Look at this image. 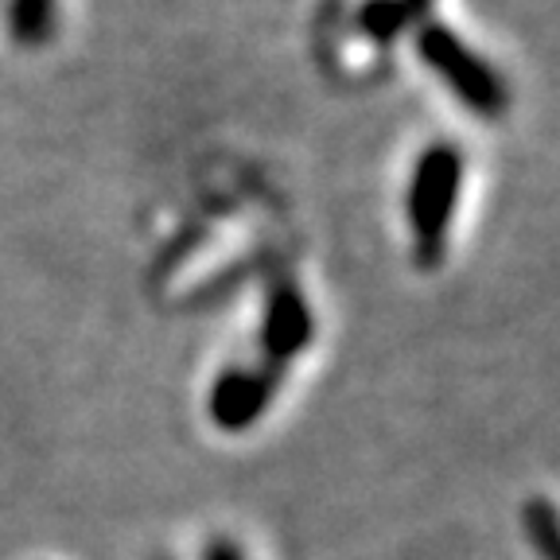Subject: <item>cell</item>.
Instances as JSON below:
<instances>
[{
	"label": "cell",
	"mask_w": 560,
	"mask_h": 560,
	"mask_svg": "<svg viewBox=\"0 0 560 560\" xmlns=\"http://www.w3.org/2000/svg\"><path fill=\"white\" fill-rule=\"evenodd\" d=\"M459 179H464V160L455 144H429L420 152L409 184V230L420 265H436L444 257L447 230L459 202Z\"/></svg>",
	"instance_id": "cell-1"
},
{
	"label": "cell",
	"mask_w": 560,
	"mask_h": 560,
	"mask_svg": "<svg viewBox=\"0 0 560 560\" xmlns=\"http://www.w3.org/2000/svg\"><path fill=\"white\" fill-rule=\"evenodd\" d=\"M417 47H420V59L429 62L432 74H440L444 86L452 90L467 109H475V114H482V117L502 114L506 94H502L499 74H494L475 51H467V47L452 35V27L429 24L424 32H420Z\"/></svg>",
	"instance_id": "cell-2"
},
{
	"label": "cell",
	"mask_w": 560,
	"mask_h": 560,
	"mask_svg": "<svg viewBox=\"0 0 560 560\" xmlns=\"http://www.w3.org/2000/svg\"><path fill=\"white\" fill-rule=\"evenodd\" d=\"M280 382H284V370L272 366V362H257V366H230L214 377L207 397L210 420L219 424L222 432H245L249 424L265 417V409L277 397Z\"/></svg>",
	"instance_id": "cell-3"
},
{
	"label": "cell",
	"mask_w": 560,
	"mask_h": 560,
	"mask_svg": "<svg viewBox=\"0 0 560 560\" xmlns=\"http://www.w3.org/2000/svg\"><path fill=\"white\" fill-rule=\"evenodd\" d=\"M315 319L312 307H307L304 292L292 284V280H277L265 300V315H261V362L272 366H289L300 350L312 342Z\"/></svg>",
	"instance_id": "cell-4"
},
{
	"label": "cell",
	"mask_w": 560,
	"mask_h": 560,
	"mask_svg": "<svg viewBox=\"0 0 560 560\" xmlns=\"http://www.w3.org/2000/svg\"><path fill=\"white\" fill-rule=\"evenodd\" d=\"M55 0H9V27L20 47H44L55 39Z\"/></svg>",
	"instance_id": "cell-5"
},
{
	"label": "cell",
	"mask_w": 560,
	"mask_h": 560,
	"mask_svg": "<svg viewBox=\"0 0 560 560\" xmlns=\"http://www.w3.org/2000/svg\"><path fill=\"white\" fill-rule=\"evenodd\" d=\"M522 529L541 560H560V514L552 502L529 499L522 506Z\"/></svg>",
	"instance_id": "cell-6"
},
{
	"label": "cell",
	"mask_w": 560,
	"mask_h": 560,
	"mask_svg": "<svg viewBox=\"0 0 560 560\" xmlns=\"http://www.w3.org/2000/svg\"><path fill=\"white\" fill-rule=\"evenodd\" d=\"M202 560H245V552L230 537H210L207 549H202Z\"/></svg>",
	"instance_id": "cell-7"
}]
</instances>
